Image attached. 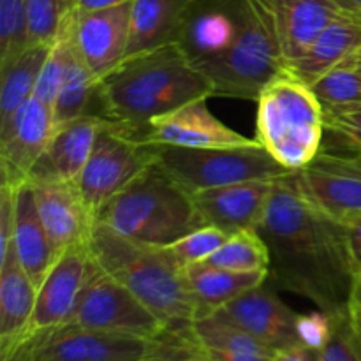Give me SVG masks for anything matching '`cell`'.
I'll use <instances>...</instances> for the list:
<instances>
[{"instance_id": "obj_11", "label": "cell", "mask_w": 361, "mask_h": 361, "mask_svg": "<svg viewBox=\"0 0 361 361\" xmlns=\"http://www.w3.org/2000/svg\"><path fill=\"white\" fill-rule=\"evenodd\" d=\"M166 341H145L60 326L34 335L18 349L30 361H148L164 349Z\"/></svg>"}, {"instance_id": "obj_4", "label": "cell", "mask_w": 361, "mask_h": 361, "mask_svg": "<svg viewBox=\"0 0 361 361\" xmlns=\"http://www.w3.org/2000/svg\"><path fill=\"white\" fill-rule=\"evenodd\" d=\"M120 235L148 245L169 247L201 228L192 194L152 162L97 215V221Z\"/></svg>"}, {"instance_id": "obj_41", "label": "cell", "mask_w": 361, "mask_h": 361, "mask_svg": "<svg viewBox=\"0 0 361 361\" xmlns=\"http://www.w3.org/2000/svg\"><path fill=\"white\" fill-rule=\"evenodd\" d=\"M348 314L353 326L361 328V271L356 275L355 284H353V289H351V295H349Z\"/></svg>"}, {"instance_id": "obj_34", "label": "cell", "mask_w": 361, "mask_h": 361, "mask_svg": "<svg viewBox=\"0 0 361 361\" xmlns=\"http://www.w3.org/2000/svg\"><path fill=\"white\" fill-rule=\"evenodd\" d=\"M229 236H231L229 233L222 231L215 226H201V228L190 231L189 235L176 240L168 249L178 259V263L187 268L189 264L208 259L212 254L217 252L224 245Z\"/></svg>"}, {"instance_id": "obj_36", "label": "cell", "mask_w": 361, "mask_h": 361, "mask_svg": "<svg viewBox=\"0 0 361 361\" xmlns=\"http://www.w3.org/2000/svg\"><path fill=\"white\" fill-rule=\"evenodd\" d=\"M319 361H361V351L348 312L335 316L334 331L319 351Z\"/></svg>"}, {"instance_id": "obj_30", "label": "cell", "mask_w": 361, "mask_h": 361, "mask_svg": "<svg viewBox=\"0 0 361 361\" xmlns=\"http://www.w3.org/2000/svg\"><path fill=\"white\" fill-rule=\"evenodd\" d=\"M203 263L235 271H268L270 252L256 229L233 233L224 245Z\"/></svg>"}, {"instance_id": "obj_45", "label": "cell", "mask_w": 361, "mask_h": 361, "mask_svg": "<svg viewBox=\"0 0 361 361\" xmlns=\"http://www.w3.org/2000/svg\"><path fill=\"white\" fill-rule=\"evenodd\" d=\"M345 62H349L351 66H355V67H358V69H361V44L358 46V49H356V51L353 53V55L349 56L348 60H345Z\"/></svg>"}, {"instance_id": "obj_5", "label": "cell", "mask_w": 361, "mask_h": 361, "mask_svg": "<svg viewBox=\"0 0 361 361\" xmlns=\"http://www.w3.org/2000/svg\"><path fill=\"white\" fill-rule=\"evenodd\" d=\"M256 140L288 171L309 164L324 145V111L310 87L282 74L257 99Z\"/></svg>"}, {"instance_id": "obj_32", "label": "cell", "mask_w": 361, "mask_h": 361, "mask_svg": "<svg viewBox=\"0 0 361 361\" xmlns=\"http://www.w3.org/2000/svg\"><path fill=\"white\" fill-rule=\"evenodd\" d=\"M312 94L323 109L342 108V106L361 102V74L358 67L349 62L338 63L310 87Z\"/></svg>"}, {"instance_id": "obj_8", "label": "cell", "mask_w": 361, "mask_h": 361, "mask_svg": "<svg viewBox=\"0 0 361 361\" xmlns=\"http://www.w3.org/2000/svg\"><path fill=\"white\" fill-rule=\"evenodd\" d=\"M152 162H155L154 143L145 140L143 134L109 120L74 182L92 217L97 221L102 208Z\"/></svg>"}, {"instance_id": "obj_18", "label": "cell", "mask_w": 361, "mask_h": 361, "mask_svg": "<svg viewBox=\"0 0 361 361\" xmlns=\"http://www.w3.org/2000/svg\"><path fill=\"white\" fill-rule=\"evenodd\" d=\"M274 180H245L192 194L201 226H215L222 231L238 233L257 229L270 201Z\"/></svg>"}, {"instance_id": "obj_9", "label": "cell", "mask_w": 361, "mask_h": 361, "mask_svg": "<svg viewBox=\"0 0 361 361\" xmlns=\"http://www.w3.org/2000/svg\"><path fill=\"white\" fill-rule=\"evenodd\" d=\"M63 326L145 341H166L169 337L166 324L126 286L104 274L95 263L76 309Z\"/></svg>"}, {"instance_id": "obj_13", "label": "cell", "mask_w": 361, "mask_h": 361, "mask_svg": "<svg viewBox=\"0 0 361 361\" xmlns=\"http://www.w3.org/2000/svg\"><path fill=\"white\" fill-rule=\"evenodd\" d=\"M94 268L87 243L74 245L59 254L48 275L37 289L34 316H32L28 337L51 331L63 326L74 312Z\"/></svg>"}, {"instance_id": "obj_46", "label": "cell", "mask_w": 361, "mask_h": 361, "mask_svg": "<svg viewBox=\"0 0 361 361\" xmlns=\"http://www.w3.org/2000/svg\"><path fill=\"white\" fill-rule=\"evenodd\" d=\"M353 330H355L356 342H358V348H360V351H361V328H355V326H353Z\"/></svg>"}, {"instance_id": "obj_10", "label": "cell", "mask_w": 361, "mask_h": 361, "mask_svg": "<svg viewBox=\"0 0 361 361\" xmlns=\"http://www.w3.org/2000/svg\"><path fill=\"white\" fill-rule=\"evenodd\" d=\"M338 145L341 148L323 145L309 164L293 171V178L316 210L349 228L361 221V148Z\"/></svg>"}, {"instance_id": "obj_40", "label": "cell", "mask_w": 361, "mask_h": 361, "mask_svg": "<svg viewBox=\"0 0 361 361\" xmlns=\"http://www.w3.org/2000/svg\"><path fill=\"white\" fill-rule=\"evenodd\" d=\"M270 361H319V351H314L305 345H291L275 351Z\"/></svg>"}, {"instance_id": "obj_3", "label": "cell", "mask_w": 361, "mask_h": 361, "mask_svg": "<svg viewBox=\"0 0 361 361\" xmlns=\"http://www.w3.org/2000/svg\"><path fill=\"white\" fill-rule=\"evenodd\" d=\"M87 249L95 267L126 286L166 324L169 338L183 337L197 319L185 267L168 247L136 242L95 222Z\"/></svg>"}, {"instance_id": "obj_35", "label": "cell", "mask_w": 361, "mask_h": 361, "mask_svg": "<svg viewBox=\"0 0 361 361\" xmlns=\"http://www.w3.org/2000/svg\"><path fill=\"white\" fill-rule=\"evenodd\" d=\"M71 23V21H69ZM69 27V25H67ZM66 51H67V28L63 34L56 39L55 44L49 49V55L42 66L41 74H39L37 87H35L34 97L49 106L53 111V104L59 95L60 85H62L63 69H66Z\"/></svg>"}, {"instance_id": "obj_43", "label": "cell", "mask_w": 361, "mask_h": 361, "mask_svg": "<svg viewBox=\"0 0 361 361\" xmlns=\"http://www.w3.org/2000/svg\"><path fill=\"white\" fill-rule=\"evenodd\" d=\"M127 2H133V0H76V9L80 13H90V11L109 9V7L122 6Z\"/></svg>"}, {"instance_id": "obj_15", "label": "cell", "mask_w": 361, "mask_h": 361, "mask_svg": "<svg viewBox=\"0 0 361 361\" xmlns=\"http://www.w3.org/2000/svg\"><path fill=\"white\" fill-rule=\"evenodd\" d=\"M208 97L196 99L152 120L143 137L154 145L185 148L247 147L256 137H247L226 126L208 109Z\"/></svg>"}, {"instance_id": "obj_29", "label": "cell", "mask_w": 361, "mask_h": 361, "mask_svg": "<svg viewBox=\"0 0 361 361\" xmlns=\"http://www.w3.org/2000/svg\"><path fill=\"white\" fill-rule=\"evenodd\" d=\"M51 46H28L20 56L0 69V127L6 126L28 99L34 97L39 74Z\"/></svg>"}, {"instance_id": "obj_26", "label": "cell", "mask_w": 361, "mask_h": 361, "mask_svg": "<svg viewBox=\"0 0 361 361\" xmlns=\"http://www.w3.org/2000/svg\"><path fill=\"white\" fill-rule=\"evenodd\" d=\"M190 0H133L127 56L176 42Z\"/></svg>"}, {"instance_id": "obj_21", "label": "cell", "mask_w": 361, "mask_h": 361, "mask_svg": "<svg viewBox=\"0 0 361 361\" xmlns=\"http://www.w3.org/2000/svg\"><path fill=\"white\" fill-rule=\"evenodd\" d=\"M286 67L302 59L321 32L341 13L334 0H268Z\"/></svg>"}, {"instance_id": "obj_27", "label": "cell", "mask_w": 361, "mask_h": 361, "mask_svg": "<svg viewBox=\"0 0 361 361\" xmlns=\"http://www.w3.org/2000/svg\"><path fill=\"white\" fill-rule=\"evenodd\" d=\"M190 295L196 303L197 319L217 312L243 293L257 288L268 281V271H235L194 263L185 268Z\"/></svg>"}, {"instance_id": "obj_38", "label": "cell", "mask_w": 361, "mask_h": 361, "mask_svg": "<svg viewBox=\"0 0 361 361\" xmlns=\"http://www.w3.org/2000/svg\"><path fill=\"white\" fill-rule=\"evenodd\" d=\"M335 316L323 312L317 309V312L310 314H300L298 317V341L300 344L305 348L314 349V351H321L330 341L331 331H334Z\"/></svg>"}, {"instance_id": "obj_6", "label": "cell", "mask_w": 361, "mask_h": 361, "mask_svg": "<svg viewBox=\"0 0 361 361\" xmlns=\"http://www.w3.org/2000/svg\"><path fill=\"white\" fill-rule=\"evenodd\" d=\"M214 95L257 101L261 92L284 74V60L268 0H247L243 23L231 48L201 67Z\"/></svg>"}, {"instance_id": "obj_16", "label": "cell", "mask_w": 361, "mask_h": 361, "mask_svg": "<svg viewBox=\"0 0 361 361\" xmlns=\"http://www.w3.org/2000/svg\"><path fill=\"white\" fill-rule=\"evenodd\" d=\"M130 7L133 2L90 13H74L71 21V37L81 59L97 80L126 59L130 32Z\"/></svg>"}, {"instance_id": "obj_2", "label": "cell", "mask_w": 361, "mask_h": 361, "mask_svg": "<svg viewBox=\"0 0 361 361\" xmlns=\"http://www.w3.org/2000/svg\"><path fill=\"white\" fill-rule=\"evenodd\" d=\"M210 81L180 44L127 56L97 83V115L145 134L152 120L180 106L212 97Z\"/></svg>"}, {"instance_id": "obj_37", "label": "cell", "mask_w": 361, "mask_h": 361, "mask_svg": "<svg viewBox=\"0 0 361 361\" xmlns=\"http://www.w3.org/2000/svg\"><path fill=\"white\" fill-rule=\"evenodd\" d=\"M323 111L326 133L342 143L361 148V102Z\"/></svg>"}, {"instance_id": "obj_39", "label": "cell", "mask_w": 361, "mask_h": 361, "mask_svg": "<svg viewBox=\"0 0 361 361\" xmlns=\"http://www.w3.org/2000/svg\"><path fill=\"white\" fill-rule=\"evenodd\" d=\"M148 361H208V360H204L203 356L196 355V353H190L189 349L182 348V345L175 344V342L168 338V341H166L164 349H162L157 356H154V358Z\"/></svg>"}, {"instance_id": "obj_12", "label": "cell", "mask_w": 361, "mask_h": 361, "mask_svg": "<svg viewBox=\"0 0 361 361\" xmlns=\"http://www.w3.org/2000/svg\"><path fill=\"white\" fill-rule=\"evenodd\" d=\"M247 0H190L176 44L201 69L233 46L243 23Z\"/></svg>"}, {"instance_id": "obj_44", "label": "cell", "mask_w": 361, "mask_h": 361, "mask_svg": "<svg viewBox=\"0 0 361 361\" xmlns=\"http://www.w3.org/2000/svg\"><path fill=\"white\" fill-rule=\"evenodd\" d=\"M342 11H348V13L361 14V0H334Z\"/></svg>"}, {"instance_id": "obj_14", "label": "cell", "mask_w": 361, "mask_h": 361, "mask_svg": "<svg viewBox=\"0 0 361 361\" xmlns=\"http://www.w3.org/2000/svg\"><path fill=\"white\" fill-rule=\"evenodd\" d=\"M53 111L32 97L16 115L0 127V176L2 183L20 187L28 182L32 168L39 161L53 133Z\"/></svg>"}, {"instance_id": "obj_19", "label": "cell", "mask_w": 361, "mask_h": 361, "mask_svg": "<svg viewBox=\"0 0 361 361\" xmlns=\"http://www.w3.org/2000/svg\"><path fill=\"white\" fill-rule=\"evenodd\" d=\"M108 122L104 116L85 115L53 127L48 145L32 168L27 183L76 182Z\"/></svg>"}, {"instance_id": "obj_24", "label": "cell", "mask_w": 361, "mask_h": 361, "mask_svg": "<svg viewBox=\"0 0 361 361\" xmlns=\"http://www.w3.org/2000/svg\"><path fill=\"white\" fill-rule=\"evenodd\" d=\"M361 44V14L341 11L307 49L305 55L286 67L284 73L312 87L321 76L345 62Z\"/></svg>"}, {"instance_id": "obj_31", "label": "cell", "mask_w": 361, "mask_h": 361, "mask_svg": "<svg viewBox=\"0 0 361 361\" xmlns=\"http://www.w3.org/2000/svg\"><path fill=\"white\" fill-rule=\"evenodd\" d=\"M76 11V0H27L28 46L55 44Z\"/></svg>"}, {"instance_id": "obj_1", "label": "cell", "mask_w": 361, "mask_h": 361, "mask_svg": "<svg viewBox=\"0 0 361 361\" xmlns=\"http://www.w3.org/2000/svg\"><path fill=\"white\" fill-rule=\"evenodd\" d=\"M256 231L270 252L268 284L309 300L330 316L348 312L356 279L348 228L316 210L300 194L293 173L275 178Z\"/></svg>"}, {"instance_id": "obj_25", "label": "cell", "mask_w": 361, "mask_h": 361, "mask_svg": "<svg viewBox=\"0 0 361 361\" xmlns=\"http://www.w3.org/2000/svg\"><path fill=\"white\" fill-rule=\"evenodd\" d=\"M13 249L28 277L41 286L49 268L59 257L44 224L39 217L34 189L30 183L14 189V238Z\"/></svg>"}, {"instance_id": "obj_17", "label": "cell", "mask_w": 361, "mask_h": 361, "mask_svg": "<svg viewBox=\"0 0 361 361\" xmlns=\"http://www.w3.org/2000/svg\"><path fill=\"white\" fill-rule=\"evenodd\" d=\"M274 289L264 282L214 314L231 321L274 351L302 345L296 330L300 314L289 309Z\"/></svg>"}, {"instance_id": "obj_22", "label": "cell", "mask_w": 361, "mask_h": 361, "mask_svg": "<svg viewBox=\"0 0 361 361\" xmlns=\"http://www.w3.org/2000/svg\"><path fill=\"white\" fill-rule=\"evenodd\" d=\"M37 289L11 247L0 259V360L13 355L27 341Z\"/></svg>"}, {"instance_id": "obj_47", "label": "cell", "mask_w": 361, "mask_h": 361, "mask_svg": "<svg viewBox=\"0 0 361 361\" xmlns=\"http://www.w3.org/2000/svg\"><path fill=\"white\" fill-rule=\"evenodd\" d=\"M358 71H360V74H361V69H358Z\"/></svg>"}, {"instance_id": "obj_20", "label": "cell", "mask_w": 361, "mask_h": 361, "mask_svg": "<svg viewBox=\"0 0 361 361\" xmlns=\"http://www.w3.org/2000/svg\"><path fill=\"white\" fill-rule=\"evenodd\" d=\"M39 217L56 252L83 245L90 236L95 219L81 200L74 182L30 183Z\"/></svg>"}, {"instance_id": "obj_23", "label": "cell", "mask_w": 361, "mask_h": 361, "mask_svg": "<svg viewBox=\"0 0 361 361\" xmlns=\"http://www.w3.org/2000/svg\"><path fill=\"white\" fill-rule=\"evenodd\" d=\"M175 341L208 361H270L275 353L217 314L196 319L187 334Z\"/></svg>"}, {"instance_id": "obj_42", "label": "cell", "mask_w": 361, "mask_h": 361, "mask_svg": "<svg viewBox=\"0 0 361 361\" xmlns=\"http://www.w3.org/2000/svg\"><path fill=\"white\" fill-rule=\"evenodd\" d=\"M348 242L353 263H355L356 268V275H358L361 271V221L348 228Z\"/></svg>"}, {"instance_id": "obj_33", "label": "cell", "mask_w": 361, "mask_h": 361, "mask_svg": "<svg viewBox=\"0 0 361 361\" xmlns=\"http://www.w3.org/2000/svg\"><path fill=\"white\" fill-rule=\"evenodd\" d=\"M27 48V0H0V69Z\"/></svg>"}, {"instance_id": "obj_28", "label": "cell", "mask_w": 361, "mask_h": 361, "mask_svg": "<svg viewBox=\"0 0 361 361\" xmlns=\"http://www.w3.org/2000/svg\"><path fill=\"white\" fill-rule=\"evenodd\" d=\"M73 21V20H71ZM97 83L90 67L85 63L71 37V23L67 27V51L66 69H63L62 85L53 104V122L55 126L85 115H95L94 108L97 102Z\"/></svg>"}, {"instance_id": "obj_7", "label": "cell", "mask_w": 361, "mask_h": 361, "mask_svg": "<svg viewBox=\"0 0 361 361\" xmlns=\"http://www.w3.org/2000/svg\"><path fill=\"white\" fill-rule=\"evenodd\" d=\"M154 147L155 161L190 194L245 180H274L291 173L259 141L247 147L222 148Z\"/></svg>"}]
</instances>
